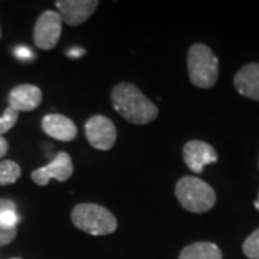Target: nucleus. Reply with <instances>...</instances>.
Listing matches in <instances>:
<instances>
[{"label":"nucleus","mask_w":259,"mask_h":259,"mask_svg":"<svg viewBox=\"0 0 259 259\" xmlns=\"http://www.w3.org/2000/svg\"><path fill=\"white\" fill-rule=\"evenodd\" d=\"M111 102L115 111L131 124H150L158 115L156 104L150 101L133 83L121 82L115 85L111 93Z\"/></svg>","instance_id":"obj_1"},{"label":"nucleus","mask_w":259,"mask_h":259,"mask_svg":"<svg viewBox=\"0 0 259 259\" xmlns=\"http://www.w3.org/2000/svg\"><path fill=\"white\" fill-rule=\"evenodd\" d=\"M183 160L186 166L193 173L200 175L203 173L204 166L218 161V153L210 144L199 140H192L187 141L183 147Z\"/></svg>","instance_id":"obj_8"},{"label":"nucleus","mask_w":259,"mask_h":259,"mask_svg":"<svg viewBox=\"0 0 259 259\" xmlns=\"http://www.w3.org/2000/svg\"><path fill=\"white\" fill-rule=\"evenodd\" d=\"M85 137L97 150H111L117 140V128L110 118L94 115L85 122Z\"/></svg>","instance_id":"obj_6"},{"label":"nucleus","mask_w":259,"mask_h":259,"mask_svg":"<svg viewBox=\"0 0 259 259\" xmlns=\"http://www.w3.org/2000/svg\"><path fill=\"white\" fill-rule=\"evenodd\" d=\"M71 219L75 228L88 235L104 236L117 229V219L108 209L95 203H79L71 213Z\"/></svg>","instance_id":"obj_2"},{"label":"nucleus","mask_w":259,"mask_h":259,"mask_svg":"<svg viewBox=\"0 0 259 259\" xmlns=\"http://www.w3.org/2000/svg\"><path fill=\"white\" fill-rule=\"evenodd\" d=\"M19 112L13 110L12 107H8L5 110V114L0 117V136H3L5 133H8L10 128L15 127V124L18 122Z\"/></svg>","instance_id":"obj_16"},{"label":"nucleus","mask_w":259,"mask_h":259,"mask_svg":"<svg viewBox=\"0 0 259 259\" xmlns=\"http://www.w3.org/2000/svg\"><path fill=\"white\" fill-rule=\"evenodd\" d=\"M233 85L241 95L259 101V64L253 62L241 68L233 78Z\"/></svg>","instance_id":"obj_12"},{"label":"nucleus","mask_w":259,"mask_h":259,"mask_svg":"<svg viewBox=\"0 0 259 259\" xmlns=\"http://www.w3.org/2000/svg\"><path fill=\"white\" fill-rule=\"evenodd\" d=\"M0 35H2V30H0Z\"/></svg>","instance_id":"obj_26"},{"label":"nucleus","mask_w":259,"mask_h":259,"mask_svg":"<svg viewBox=\"0 0 259 259\" xmlns=\"http://www.w3.org/2000/svg\"><path fill=\"white\" fill-rule=\"evenodd\" d=\"M189 78L197 88H212L219 78V61L212 49L203 44H194L187 52Z\"/></svg>","instance_id":"obj_3"},{"label":"nucleus","mask_w":259,"mask_h":259,"mask_svg":"<svg viewBox=\"0 0 259 259\" xmlns=\"http://www.w3.org/2000/svg\"><path fill=\"white\" fill-rule=\"evenodd\" d=\"M16 233H18V228H8L0 223V248L9 245L16 238Z\"/></svg>","instance_id":"obj_17"},{"label":"nucleus","mask_w":259,"mask_h":259,"mask_svg":"<svg viewBox=\"0 0 259 259\" xmlns=\"http://www.w3.org/2000/svg\"><path fill=\"white\" fill-rule=\"evenodd\" d=\"M42 130L59 141H72L78 134L74 121L62 114H48L42 120Z\"/></svg>","instance_id":"obj_11"},{"label":"nucleus","mask_w":259,"mask_h":259,"mask_svg":"<svg viewBox=\"0 0 259 259\" xmlns=\"http://www.w3.org/2000/svg\"><path fill=\"white\" fill-rule=\"evenodd\" d=\"M18 222H19V218H18V213L16 212L3 213V214L0 216V223H2L3 226H8V228H16Z\"/></svg>","instance_id":"obj_18"},{"label":"nucleus","mask_w":259,"mask_h":259,"mask_svg":"<svg viewBox=\"0 0 259 259\" xmlns=\"http://www.w3.org/2000/svg\"><path fill=\"white\" fill-rule=\"evenodd\" d=\"M62 33V18L58 12L47 10L36 20L33 29V40L39 49L51 51L59 42Z\"/></svg>","instance_id":"obj_5"},{"label":"nucleus","mask_w":259,"mask_h":259,"mask_svg":"<svg viewBox=\"0 0 259 259\" xmlns=\"http://www.w3.org/2000/svg\"><path fill=\"white\" fill-rule=\"evenodd\" d=\"M176 197L186 210L204 213L216 203V193L202 179L192 176L182 177L176 183Z\"/></svg>","instance_id":"obj_4"},{"label":"nucleus","mask_w":259,"mask_h":259,"mask_svg":"<svg viewBox=\"0 0 259 259\" xmlns=\"http://www.w3.org/2000/svg\"><path fill=\"white\" fill-rule=\"evenodd\" d=\"M13 259H20V258H13Z\"/></svg>","instance_id":"obj_24"},{"label":"nucleus","mask_w":259,"mask_h":259,"mask_svg":"<svg viewBox=\"0 0 259 259\" xmlns=\"http://www.w3.org/2000/svg\"><path fill=\"white\" fill-rule=\"evenodd\" d=\"M72 173H74L72 160L68 153L61 151L56 154L55 158L49 164L32 171L30 177L37 186H47L52 179H55L58 182H66L72 176Z\"/></svg>","instance_id":"obj_7"},{"label":"nucleus","mask_w":259,"mask_h":259,"mask_svg":"<svg viewBox=\"0 0 259 259\" xmlns=\"http://www.w3.org/2000/svg\"><path fill=\"white\" fill-rule=\"evenodd\" d=\"M242 250L246 258L259 259V228L245 239Z\"/></svg>","instance_id":"obj_15"},{"label":"nucleus","mask_w":259,"mask_h":259,"mask_svg":"<svg viewBox=\"0 0 259 259\" xmlns=\"http://www.w3.org/2000/svg\"><path fill=\"white\" fill-rule=\"evenodd\" d=\"M179 259H223L222 250L212 242H196L183 248Z\"/></svg>","instance_id":"obj_13"},{"label":"nucleus","mask_w":259,"mask_h":259,"mask_svg":"<svg viewBox=\"0 0 259 259\" xmlns=\"http://www.w3.org/2000/svg\"><path fill=\"white\" fill-rule=\"evenodd\" d=\"M258 168H259V161H258Z\"/></svg>","instance_id":"obj_25"},{"label":"nucleus","mask_w":259,"mask_h":259,"mask_svg":"<svg viewBox=\"0 0 259 259\" xmlns=\"http://www.w3.org/2000/svg\"><path fill=\"white\" fill-rule=\"evenodd\" d=\"M8 150H9L8 141H6V139L3 136H0V157H3L8 153Z\"/></svg>","instance_id":"obj_21"},{"label":"nucleus","mask_w":259,"mask_h":259,"mask_svg":"<svg viewBox=\"0 0 259 259\" xmlns=\"http://www.w3.org/2000/svg\"><path fill=\"white\" fill-rule=\"evenodd\" d=\"M20 175H22V170L18 163L12 160H5L0 163V186L12 185L18 182Z\"/></svg>","instance_id":"obj_14"},{"label":"nucleus","mask_w":259,"mask_h":259,"mask_svg":"<svg viewBox=\"0 0 259 259\" xmlns=\"http://www.w3.org/2000/svg\"><path fill=\"white\" fill-rule=\"evenodd\" d=\"M55 5L62 22L69 26H78L93 15L100 3L97 0H58Z\"/></svg>","instance_id":"obj_9"},{"label":"nucleus","mask_w":259,"mask_h":259,"mask_svg":"<svg viewBox=\"0 0 259 259\" xmlns=\"http://www.w3.org/2000/svg\"><path fill=\"white\" fill-rule=\"evenodd\" d=\"M9 107L16 111H33L42 102V91L30 83L15 87L9 93Z\"/></svg>","instance_id":"obj_10"},{"label":"nucleus","mask_w":259,"mask_h":259,"mask_svg":"<svg viewBox=\"0 0 259 259\" xmlns=\"http://www.w3.org/2000/svg\"><path fill=\"white\" fill-rule=\"evenodd\" d=\"M15 55H16V58H19L20 61H29V59H32V58H33L32 51L26 47L16 48V49H15Z\"/></svg>","instance_id":"obj_19"},{"label":"nucleus","mask_w":259,"mask_h":259,"mask_svg":"<svg viewBox=\"0 0 259 259\" xmlns=\"http://www.w3.org/2000/svg\"><path fill=\"white\" fill-rule=\"evenodd\" d=\"M8 212H16V203L9 199H0V216Z\"/></svg>","instance_id":"obj_20"},{"label":"nucleus","mask_w":259,"mask_h":259,"mask_svg":"<svg viewBox=\"0 0 259 259\" xmlns=\"http://www.w3.org/2000/svg\"><path fill=\"white\" fill-rule=\"evenodd\" d=\"M68 55H69V56L83 55V51H82V49H71V51L68 52Z\"/></svg>","instance_id":"obj_22"},{"label":"nucleus","mask_w":259,"mask_h":259,"mask_svg":"<svg viewBox=\"0 0 259 259\" xmlns=\"http://www.w3.org/2000/svg\"><path fill=\"white\" fill-rule=\"evenodd\" d=\"M255 207L259 210V193H258V199H256V202H255Z\"/></svg>","instance_id":"obj_23"}]
</instances>
